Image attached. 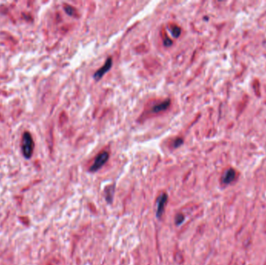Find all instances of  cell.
<instances>
[{"label": "cell", "mask_w": 266, "mask_h": 265, "mask_svg": "<svg viewBox=\"0 0 266 265\" xmlns=\"http://www.w3.org/2000/svg\"><path fill=\"white\" fill-rule=\"evenodd\" d=\"M21 148H22V152L24 157L26 159H30L33 154L34 142L32 135L28 131H26L23 135Z\"/></svg>", "instance_id": "1"}, {"label": "cell", "mask_w": 266, "mask_h": 265, "mask_svg": "<svg viewBox=\"0 0 266 265\" xmlns=\"http://www.w3.org/2000/svg\"><path fill=\"white\" fill-rule=\"evenodd\" d=\"M109 159V153L107 152L104 151L101 152L100 154L97 155L96 158H95L94 162H93V165L90 166V170L91 172H96L98 170L101 169L108 160Z\"/></svg>", "instance_id": "2"}, {"label": "cell", "mask_w": 266, "mask_h": 265, "mask_svg": "<svg viewBox=\"0 0 266 265\" xmlns=\"http://www.w3.org/2000/svg\"><path fill=\"white\" fill-rule=\"evenodd\" d=\"M112 66V59L111 58H108V59L106 60L105 63L103 65L101 68H100V69H98L96 73L93 75V78L96 81H98L99 79H101L103 76H104L106 73L109 71L110 69Z\"/></svg>", "instance_id": "3"}, {"label": "cell", "mask_w": 266, "mask_h": 265, "mask_svg": "<svg viewBox=\"0 0 266 265\" xmlns=\"http://www.w3.org/2000/svg\"><path fill=\"white\" fill-rule=\"evenodd\" d=\"M167 202V194L166 193H163L160 194L157 201V208H156V216L157 218H160L164 212V208Z\"/></svg>", "instance_id": "4"}, {"label": "cell", "mask_w": 266, "mask_h": 265, "mask_svg": "<svg viewBox=\"0 0 266 265\" xmlns=\"http://www.w3.org/2000/svg\"><path fill=\"white\" fill-rule=\"evenodd\" d=\"M236 177V172L233 169H229L225 172L224 175L223 176V182L225 184H229L234 180Z\"/></svg>", "instance_id": "5"}, {"label": "cell", "mask_w": 266, "mask_h": 265, "mask_svg": "<svg viewBox=\"0 0 266 265\" xmlns=\"http://www.w3.org/2000/svg\"><path fill=\"white\" fill-rule=\"evenodd\" d=\"M170 99H167V100L163 101V102L155 105L153 108V109H152V111H153V113H159L161 112V111H166L170 107Z\"/></svg>", "instance_id": "6"}, {"label": "cell", "mask_w": 266, "mask_h": 265, "mask_svg": "<svg viewBox=\"0 0 266 265\" xmlns=\"http://www.w3.org/2000/svg\"><path fill=\"white\" fill-rule=\"evenodd\" d=\"M170 33L174 38H178L181 34V28L178 26H172L170 28Z\"/></svg>", "instance_id": "7"}, {"label": "cell", "mask_w": 266, "mask_h": 265, "mask_svg": "<svg viewBox=\"0 0 266 265\" xmlns=\"http://www.w3.org/2000/svg\"><path fill=\"white\" fill-rule=\"evenodd\" d=\"M64 9H65V12H66V13H67V14L70 15V16H76V11L73 7H70V6H65V7H64Z\"/></svg>", "instance_id": "8"}, {"label": "cell", "mask_w": 266, "mask_h": 265, "mask_svg": "<svg viewBox=\"0 0 266 265\" xmlns=\"http://www.w3.org/2000/svg\"><path fill=\"white\" fill-rule=\"evenodd\" d=\"M184 220V215H182V214H178V215H176V217H175V224L179 226V225H181V223H183Z\"/></svg>", "instance_id": "9"}, {"label": "cell", "mask_w": 266, "mask_h": 265, "mask_svg": "<svg viewBox=\"0 0 266 265\" xmlns=\"http://www.w3.org/2000/svg\"><path fill=\"white\" fill-rule=\"evenodd\" d=\"M182 144H183V139H181V138H178V139H175L173 142V145L174 148H178V147L181 146Z\"/></svg>", "instance_id": "10"}, {"label": "cell", "mask_w": 266, "mask_h": 265, "mask_svg": "<svg viewBox=\"0 0 266 265\" xmlns=\"http://www.w3.org/2000/svg\"><path fill=\"white\" fill-rule=\"evenodd\" d=\"M172 44V41L171 40H170L169 38H165V40H164V45L166 46H170Z\"/></svg>", "instance_id": "11"}]
</instances>
